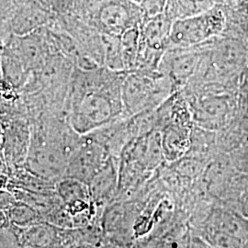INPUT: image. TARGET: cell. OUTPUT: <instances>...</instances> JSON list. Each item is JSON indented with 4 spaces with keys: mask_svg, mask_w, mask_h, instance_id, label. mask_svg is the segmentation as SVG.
I'll use <instances>...</instances> for the list:
<instances>
[{
    "mask_svg": "<svg viewBox=\"0 0 248 248\" xmlns=\"http://www.w3.org/2000/svg\"><path fill=\"white\" fill-rule=\"evenodd\" d=\"M228 111L226 101L219 97L201 98L194 107V119L207 129L222 125Z\"/></svg>",
    "mask_w": 248,
    "mask_h": 248,
    "instance_id": "10",
    "label": "cell"
},
{
    "mask_svg": "<svg viewBox=\"0 0 248 248\" xmlns=\"http://www.w3.org/2000/svg\"><path fill=\"white\" fill-rule=\"evenodd\" d=\"M110 157L105 146L89 135H82L78 146L67 162L63 177L76 178L89 185Z\"/></svg>",
    "mask_w": 248,
    "mask_h": 248,
    "instance_id": "2",
    "label": "cell"
},
{
    "mask_svg": "<svg viewBox=\"0 0 248 248\" xmlns=\"http://www.w3.org/2000/svg\"><path fill=\"white\" fill-rule=\"evenodd\" d=\"M98 22L104 33L120 37L133 28L129 9L118 1H108L100 7Z\"/></svg>",
    "mask_w": 248,
    "mask_h": 248,
    "instance_id": "7",
    "label": "cell"
},
{
    "mask_svg": "<svg viewBox=\"0 0 248 248\" xmlns=\"http://www.w3.org/2000/svg\"><path fill=\"white\" fill-rule=\"evenodd\" d=\"M51 20V11L40 1L19 0V2H16L10 19V30L13 35H27L39 29L49 26Z\"/></svg>",
    "mask_w": 248,
    "mask_h": 248,
    "instance_id": "6",
    "label": "cell"
},
{
    "mask_svg": "<svg viewBox=\"0 0 248 248\" xmlns=\"http://www.w3.org/2000/svg\"><path fill=\"white\" fill-rule=\"evenodd\" d=\"M199 56L192 52L177 53L171 55L169 69L170 77L176 84L186 82L194 73Z\"/></svg>",
    "mask_w": 248,
    "mask_h": 248,
    "instance_id": "12",
    "label": "cell"
},
{
    "mask_svg": "<svg viewBox=\"0 0 248 248\" xmlns=\"http://www.w3.org/2000/svg\"><path fill=\"white\" fill-rule=\"evenodd\" d=\"M0 98L6 103L12 104L19 98L18 89L7 79H0Z\"/></svg>",
    "mask_w": 248,
    "mask_h": 248,
    "instance_id": "15",
    "label": "cell"
},
{
    "mask_svg": "<svg viewBox=\"0 0 248 248\" xmlns=\"http://www.w3.org/2000/svg\"><path fill=\"white\" fill-rule=\"evenodd\" d=\"M155 79L146 75L132 74L122 85V99L124 108L132 113H140L148 109L155 102L162 90Z\"/></svg>",
    "mask_w": 248,
    "mask_h": 248,
    "instance_id": "3",
    "label": "cell"
},
{
    "mask_svg": "<svg viewBox=\"0 0 248 248\" xmlns=\"http://www.w3.org/2000/svg\"><path fill=\"white\" fill-rule=\"evenodd\" d=\"M8 221L16 228H26L43 222L41 214L30 205L22 202H14L5 211Z\"/></svg>",
    "mask_w": 248,
    "mask_h": 248,
    "instance_id": "13",
    "label": "cell"
},
{
    "mask_svg": "<svg viewBox=\"0 0 248 248\" xmlns=\"http://www.w3.org/2000/svg\"><path fill=\"white\" fill-rule=\"evenodd\" d=\"M4 134H5V124L0 120V145H1V146H2V144H3Z\"/></svg>",
    "mask_w": 248,
    "mask_h": 248,
    "instance_id": "18",
    "label": "cell"
},
{
    "mask_svg": "<svg viewBox=\"0 0 248 248\" xmlns=\"http://www.w3.org/2000/svg\"><path fill=\"white\" fill-rule=\"evenodd\" d=\"M90 194L97 206L109 202L119 188V169L112 156L89 183Z\"/></svg>",
    "mask_w": 248,
    "mask_h": 248,
    "instance_id": "8",
    "label": "cell"
},
{
    "mask_svg": "<svg viewBox=\"0 0 248 248\" xmlns=\"http://www.w3.org/2000/svg\"><path fill=\"white\" fill-rule=\"evenodd\" d=\"M243 248H248V239L245 242V244H244V247Z\"/></svg>",
    "mask_w": 248,
    "mask_h": 248,
    "instance_id": "19",
    "label": "cell"
},
{
    "mask_svg": "<svg viewBox=\"0 0 248 248\" xmlns=\"http://www.w3.org/2000/svg\"><path fill=\"white\" fill-rule=\"evenodd\" d=\"M84 248V247H83V246H76V247H74V248Z\"/></svg>",
    "mask_w": 248,
    "mask_h": 248,
    "instance_id": "20",
    "label": "cell"
},
{
    "mask_svg": "<svg viewBox=\"0 0 248 248\" xmlns=\"http://www.w3.org/2000/svg\"><path fill=\"white\" fill-rule=\"evenodd\" d=\"M191 248H216L212 246L209 242L202 238H193L191 242Z\"/></svg>",
    "mask_w": 248,
    "mask_h": 248,
    "instance_id": "17",
    "label": "cell"
},
{
    "mask_svg": "<svg viewBox=\"0 0 248 248\" xmlns=\"http://www.w3.org/2000/svg\"><path fill=\"white\" fill-rule=\"evenodd\" d=\"M170 26L165 18H156L147 24L144 31L145 41L151 49H161L165 43L169 42Z\"/></svg>",
    "mask_w": 248,
    "mask_h": 248,
    "instance_id": "14",
    "label": "cell"
},
{
    "mask_svg": "<svg viewBox=\"0 0 248 248\" xmlns=\"http://www.w3.org/2000/svg\"><path fill=\"white\" fill-rule=\"evenodd\" d=\"M169 233V235L164 236L160 242L158 248H183V238L178 233Z\"/></svg>",
    "mask_w": 248,
    "mask_h": 248,
    "instance_id": "16",
    "label": "cell"
},
{
    "mask_svg": "<svg viewBox=\"0 0 248 248\" xmlns=\"http://www.w3.org/2000/svg\"><path fill=\"white\" fill-rule=\"evenodd\" d=\"M209 230L246 242L248 239V219L230 209H220L213 213Z\"/></svg>",
    "mask_w": 248,
    "mask_h": 248,
    "instance_id": "9",
    "label": "cell"
},
{
    "mask_svg": "<svg viewBox=\"0 0 248 248\" xmlns=\"http://www.w3.org/2000/svg\"><path fill=\"white\" fill-rule=\"evenodd\" d=\"M171 121L161 133V145L164 157L169 161H176L184 156L191 146V130L186 122L182 110L169 112Z\"/></svg>",
    "mask_w": 248,
    "mask_h": 248,
    "instance_id": "5",
    "label": "cell"
},
{
    "mask_svg": "<svg viewBox=\"0 0 248 248\" xmlns=\"http://www.w3.org/2000/svg\"><path fill=\"white\" fill-rule=\"evenodd\" d=\"M221 24V18L208 10L178 18L171 25L169 43L178 49L189 48L210 39L218 31Z\"/></svg>",
    "mask_w": 248,
    "mask_h": 248,
    "instance_id": "1",
    "label": "cell"
},
{
    "mask_svg": "<svg viewBox=\"0 0 248 248\" xmlns=\"http://www.w3.org/2000/svg\"><path fill=\"white\" fill-rule=\"evenodd\" d=\"M54 189L62 204L79 200H92L89 185L76 178L62 177L55 183Z\"/></svg>",
    "mask_w": 248,
    "mask_h": 248,
    "instance_id": "11",
    "label": "cell"
},
{
    "mask_svg": "<svg viewBox=\"0 0 248 248\" xmlns=\"http://www.w3.org/2000/svg\"><path fill=\"white\" fill-rule=\"evenodd\" d=\"M5 124L2 144L3 155L9 169L23 168L31 145V124L22 119H13Z\"/></svg>",
    "mask_w": 248,
    "mask_h": 248,
    "instance_id": "4",
    "label": "cell"
}]
</instances>
